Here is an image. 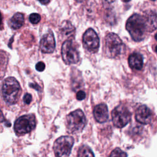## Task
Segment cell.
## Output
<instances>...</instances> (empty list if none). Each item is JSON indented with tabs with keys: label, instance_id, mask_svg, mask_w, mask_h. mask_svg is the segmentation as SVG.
I'll return each instance as SVG.
<instances>
[{
	"label": "cell",
	"instance_id": "7",
	"mask_svg": "<svg viewBox=\"0 0 157 157\" xmlns=\"http://www.w3.org/2000/svg\"><path fill=\"white\" fill-rule=\"evenodd\" d=\"M36 124V118L34 115H23L15 121L14 130L17 134H26L35 128Z\"/></svg>",
	"mask_w": 157,
	"mask_h": 157
},
{
	"label": "cell",
	"instance_id": "1",
	"mask_svg": "<svg viewBox=\"0 0 157 157\" xmlns=\"http://www.w3.org/2000/svg\"><path fill=\"white\" fill-rule=\"evenodd\" d=\"M126 28L134 41L142 40L145 37L147 31L144 17L139 14L131 15L126 21Z\"/></svg>",
	"mask_w": 157,
	"mask_h": 157
},
{
	"label": "cell",
	"instance_id": "5",
	"mask_svg": "<svg viewBox=\"0 0 157 157\" xmlns=\"http://www.w3.org/2000/svg\"><path fill=\"white\" fill-rule=\"evenodd\" d=\"M74 140L71 136H61L58 138L53 144L55 157H69Z\"/></svg>",
	"mask_w": 157,
	"mask_h": 157
},
{
	"label": "cell",
	"instance_id": "24",
	"mask_svg": "<svg viewBox=\"0 0 157 157\" xmlns=\"http://www.w3.org/2000/svg\"><path fill=\"white\" fill-rule=\"evenodd\" d=\"M29 86H30L31 87H32V88H33L36 89V90H37V91L40 90V86H39L38 85L36 84V83H30V84H29Z\"/></svg>",
	"mask_w": 157,
	"mask_h": 157
},
{
	"label": "cell",
	"instance_id": "14",
	"mask_svg": "<svg viewBox=\"0 0 157 157\" xmlns=\"http://www.w3.org/2000/svg\"><path fill=\"white\" fill-rule=\"evenodd\" d=\"M128 63L131 68L140 70L143 67V58L139 53H133L128 58Z\"/></svg>",
	"mask_w": 157,
	"mask_h": 157
},
{
	"label": "cell",
	"instance_id": "3",
	"mask_svg": "<svg viewBox=\"0 0 157 157\" xmlns=\"http://www.w3.org/2000/svg\"><path fill=\"white\" fill-rule=\"evenodd\" d=\"M105 53L108 57L118 58L122 56L125 52V46L120 37L115 33H110L105 39Z\"/></svg>",
	"mask_w": 157,
	"mask_h": 157
},
{
	"label": "cell",
	"instance_id": "28",
	"mask_svg": "<svg viewBox=\"0 0 157 157\" xmlns=\"http://www.w3.org/2000/svg\"><path fill=\"white\" fill-rule=\"evenodd\" d=\"M2 14L0 12V25L2 24Z\"/></svg>",
	"mask_w": 157,
	"mask_h": 157
},
{
	"label": "cell",
	"instance_id": "22",
	"mask_svg": "<svg viewBox=\"0 0 157 157\" xmlns=\"http://www.w3.org/2000/svg\"><path fill=\"white\" fill-rule=\"evenodd\" d=\"M86 97V94L83 91H78L77 93L76 94V98L77 100L78 101H82L83 99H84Z\"/></svg>",
	"mask_w": 157,
	"mask_h": 157
},
{
	"label": "cell",
	"instance_id": "15",
	"mask_svg": "<svg viewBox=\"0 0 157 157\" xmlns=\"http://www.w3.org/2000/svg\"><path fill=\"white\" fill-rule=\"evenodd\" d=\"M146 24L147 27V31L151 32L155 31L156 29V15L155 12L150 11L148 12H147L145 15H144Z\"/></svg>",
	"mask_w": 157,
	"mask_h": 157
},
{
	"label": "cell",
	"instance_id": "4",
	"mask_svg": "<svg viewBox=\"0 0 157 157\" xmlns=\"http://www.w3.org/2000/svg\"><path fill=\"white\" fill-rule=\"evenodd\" d=\"M86 117L80 109L69 113L66 117V128L70 133L81 132L86 124Z\"/></svg>",
	"mask_w": 157,
	"mask_h": 157
},
{
	"label": "cell",
	"instance_id": "31",
	"mask_svg": "<svg viewBox=\"0 0 157 157\" xmlns=\"http://www.w3.org/2000/svg\"><path fill=\"white\" fill-rule=\"evenodd\" d=\"M151 1H155V0H151Z\"/></svg>",
	"mask_w": 157,
	"mask_h": 157
},
{
	"label": "cell",
	"instance_id": "10",
	"mask_svg": "<svg viewBox=\"0 0 157 157\" xmlns=\"http://www.w3.org/2000/svg\"><path fill=\"white\" fill-rule=\"evenodd\" d=\"M55 48V40L52 31L44 34L40 41V49L45 53H51Z\"/></svg>",
	"mask_w": 157,
	"mask_h": 157
},
{
	"label": "cell",
	"instance_id": "13",
	"mask_svg": "<svg viewBox=\"0 0 157 157\" xmlns=\"http://www.w3.org/2000/svg\"><path fill=\"white\" fill-rule=\"evenodd\" d=\"M59 33L64 38L69 40L74 37L75 28L70 21L65 20L60 25Z\"/></svg>",
	"mask_w": 157,
	"mask_h": 157
},
{
	"label": "cell",
	"instance_id": "2",
	"mask_svg": "<svg viewBox=\"0 0 157 157\" xmlns=\"http://www.w3.org/2000/svg\"><path fill=\"white\" fill-rule=\"evenodd\" d=\"M21 89L18 82L12 77L6 78L2 87V93L4 101L9 104H15L20 96Z\"/></svg>",
	"mask_w": 157,
	"mask_h": 157
},
{
	"label": "cell",
	"instance_id": "12",
	"mask_svg": "<svg viewBox=\"0 0 157 157\" xmlns=\"http://www.w3.org/2000/svg\"><path fill=\"white\" fill-rule=\"evenodd\" d=\"M93 115L98 122L100 123L105 122L109 118L108 109L106 104L101 103L96 105L93 109Z\"/></svg>",
	"mask_w": 157,
	"mask_h": 157
},
{
	"label": "cell",
	"instance_id": "26",
	"mask_svg": "<svg viewBox=\"0 0 157 157\" xmlns=\"http://www.w3.org/2000/svg\"><path fill=\"white\" fill-rule=\"evenodd\" d=\"M4 117L3 115L2 112L0 110V123H1L2 121H4Z\"/></svg>",
	"mask_w": 157,
	"mask_h": 157
},
{
	"label": "cell",
	"instance_id": "16",
	"mask_svg": "<svg viewBox=\"0 0 157 157\" xmlns=\"http://www.w3.org/2000/svg\"><path fill=\"white\" fill-rule=\"evenodd\" d=\"M24 21L25 19L23 13L17 12L10 18L9 21V25L12 29H18L23 25Z\"/></svg>",
	"mask_w": 157,
	"mask_h": 157
},
{
	"label": "cell",
	"instance_id": "18",
	"mask_svg": "<svg viewBox=\"0 0 157 157\" xmlns=\"http://www.w3.org/2000/svg\"><path fill=\"white\" fill-rule=\"evenodd\" d=\"M4 52H2L1 56H0V78L3 77L7 65V58L5 56V54H3Z\"/></svg>",
	"mask_w": 157,
	"mask_h": 157
},
{
	"label": "cell",
	"instance_id": "8",
	"mask_svg": "<svg viewBox=\"0 0 157 157\" xmlns=\"http://www.w3.org/2000/svg\"><path fill=\"white\" fill-rule=\"evenodd\" d=\"M61 55L66 64H76L79 61V53L70 40L64 42L61 48Z\"/></svg>",
	"mask_w": 157,
	"mask_h": 157
},
{
	"label": "cell",
	"instance_id": "21",
	"mask_svg": "<svg viewBox=\"0 0 157 157\" xmlns=\"http://www.w3.org/2000/svg\"><path fill=\"white\" fill-rule=\"evenodd\" d=\"M45 64L42 62V61H39L38 62L36 65V69L37 71H39V72H42L45 69Z\"/></svg>",
	"mask_w": 157,
	"mask_h": 157
},
{
	"label": "cell",
	"instance_id": "11",
	"mask_svg": "<svg viewBox=\"0 0 157 157\" xmlns=\"http://www.w3.org/2000/svg\"><path fill=\"white\" fill-rule=\"evenodd\" d=\"M135 118L137 121L143 124H147L150 123L152 118V113L150 109L145 105L139 106L136 111Z\"/></svg>",
	"mask_w": 157,
	"mask_h": 157
},
{
	"label": "cell",
	"instance_id": "23",
	"mask_svg": "<svg viewBox=\"0 0 157 157\" xmlns=\"http://www.w3.org/2000/svg\"><path fill=\"white\" fill-rule=\"evenodd\" d=\"M23 101L25 104H29L32 101V96L29 93L25 94L23 97Z\"/></svg>",
	"mask_w": 157,
	"mask_h": 157
},
{
	"label": "cell",
	"instance_id": "6",
	"mask_svg": "<svg viewBox=\"0 0 157 157\" xmlns=\"http://www.w3.org/2000/svg\"><path fill=\"white\" fill-rule=\"evenodd\" d=\"M112 118L114 126L118 128H121L130 121L131 113L126 107L119 105L112 110Z\"/></svg>",
	"mask_w": 157,
	"mask_h": 157
},
{
	"label": "cell",
	"instance_id": "19",
	"mask_svg": "<svg viewBox=\"0 0 157 157\" xmlns=\"http://www.w3.org/2000/svg\"><path fill=\"white\" fill-rule=\"evenodd\" d=\"M109 157H127V154L120 148H117L111 152Z\"/></svg>",
	"mask_w": 157,
	"mask_h": 157
},
{
	"label": "cell",
	"instance_id": "27",
	"mask_svg": "<svg viewBox=\"0 0 157 157\" xmlns=\"http://www.w3.org/2000/svg\"><path fill=\"white\" fill-rule=\"evenodd\" d=\"M42 4H44V5H45V4H47L50 0H38Z\"/></svg>",
	"mask_w": 157,
	"mask_h": 157
},
{
	"label": "cell",
	"instance_id": "20",
	"mask_svg": "<svg viewBox=\"0 0 157 157\" xmlns=\"http://www.w3.org/2000/svg\"><path fill=\"white\" fill-rule=\"evenodd\" d=\"M29 20L32 24H37L40 20V15L37 13H33L29 15Z\"/></svg>",
	"mask_w": 157,
	"mask_h": 157
},
{
	"label": "cell",
	"instance_id": "9",
	"mask_svg": "<svg viewBox=\"0 0 157 157\" xmlns=\"http://www.w3.org/2000/svg\"><path fill=\"white\" fill-rule=\"evenodd\" d=\"M83 44L84 47L91 53L98 51L99 47V39L94 29H88L83 36Z\"/></svg>",
	"mask_w": 157,
	"mask_h": 157
},
{
	"label": "cell",
	"instance_id": "25",
	"mask_svg": "<svg viewBox=\"0 0 157 157\" xmlns=\"http://www.w3.org/2000/svg\"><path fill=\"white\" fill-rule=\"evenodd\" d=\"M114 1H115V0H102V2H103L104 5H105V6L110 5L112 3H113Z\"/></svg>",
	"mask_w": 157,
	"mask_h": 157
},
{
	"label": "cell",
	"instance_id": "29",
	"mask_svg": "<svg viewBox=\"0 0 157 157\" xmlns=\"http://www.w3.org/2000/svg\"><path fill=\"white\" fill-rule=\"evenodd\" d=\"M77 2H83L84 0H75Z\"/></svg>",
	"mask_w": 157,
	"mask_h": 157
},
{
	"label": "cell",
	"instance_id": "30",
	"mask_svg": "<svg viewBox=\"0 0 157 157\" xmlns=\"http://www.w3.org/2000/svg\"><path fill=\"white\" fill-rule=\"evenodd\" d=\"M124 2H128V1H131V0H123Z\"/></svg>",
	"mask_w": 157,
	"mask_h": 157
},
{
	"label": "cell",
	"instance_id": "17",
	"mask_svg": "<svg viewBox=\"0 0 157 157\" xmlns=\"http://www.w3.org/2000/svg\"><path fill=\"white\" fill-rule=\"evenodd\" d=\"M78 157H94V156L90 147L86 145H82L78 150Z\"/></svg>",
	"mask_w": 157,
	"mask_h": 157
}]
</instances>
